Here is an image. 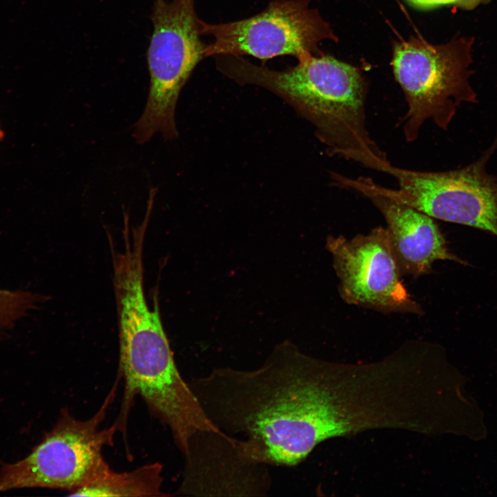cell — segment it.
<instances>
[{
    "label": "cell",
    "instance_id": "1",
    "mask_svg": "<svg viewBox=\"0 0 497 497\" xmlns=\"http://www.w3.org/2000/svg\"><path fill=\"white\" fill-rule=\"evenodd\" d=\"M188 384L208 419L251 460L293 466L321 442L362 430L364 395L349 365L276 345L251 370L219 367Z\"/></svg>",
    "mask_w": 497,
    "mask_h": 497
},
{
    "label": "cell",
    "instance_id": "2",
    "mask_svg": "<svg viewBox=\"0 0 497 497\" xmlns=\"http://www.w3.org/2000/svg\"><path fill=\"white\" fill-rule=\"evenodd\" d=\"M119 367L125 390L121 414L136 395L181 440L207 424L188 382L180 374L164 331L156 295L152 307L144 292L143 259L126 255L113 263Z\"/></svg>",
    "mask_w": 497,
    "mask_h": 497
},
{
    "label": "cell",
    "instance_id": "3",
    "mask_svg": "<svg viewBox=\"0 0 497 497\" xmlns=\"http://www.w3.org/2000/svg\"><path fill=\"white\" fill-rule=\"evenodd\" d=\"M236 79L241 85L269 90L291 105L314 126L329 155L382 173L391 164L367 130V86L358 68L322 52L280 71L244 59Z\"/></svg>",
    "mask_w": 497,
    "mask_h": 497
},
{
    "label": "cell",
    "instance_id": "4",
    "mask_svg": "<svg viewBox=\"0 0 497 497\" xmlns=\"http://www.w3.org/2000/svg\"><path fill=\"white\" fill-rule=\"evenodd\" d=\"M151 20L153 31L147 51L148 94L133 130L139 144L157 133L166 140L177 137L178 97L194 68L204 58L206 45L200 39L195 0H155Z\"/></svg>",
    "mask_w": 497,
    "mask_h": 497
},
{
    "label": "cell",
    "instance_id": "5",
    "mask_svg": "<svg viewBox=\"0 0 497 497\" xmlns=\"http://www.w3.org/2000/svg\"><path fill=\"white\" fill-rule=\"evenodd\" d=\"M115 389L86 420L63 409L54 427L26 457L1 467L0 491L37 487L72 492L107 471L110 467L103 449L113 445L118 428L115 423L108 428L100 425L115 398Z\"/></svg>",
    "mask_w": 497,
    "mask_h": 497
},
{
    "label": "cell",
    "instance_id": "6",
    "mask_svg": "<svg viewBox=\"0 0 497 497\" xmlns=\"http://www.w3.org/2000/svg\"><path fill=\"white\" fill-rule=\"evenodd\" d=\"M466 45L460 40L433 45L411 37L393 46L391 66L407 104L400 121L407 142L415 141L428 121L447 129L462 104L476 102Z\"/></svg>",
    "mask_w": 497,
    "mask_h": 497
},
{
    "label": "cell",
    "instance_id": "7",
    "mask_svg": "<svg viewBox=\"0 0 497 497\" xmlns=\"http://www.w3.org/2000/svg\"><path fill=\"white\" fill-rule=\"evenodd\" d=\"M496 143L478 160L457 170L419 171L390 164L383 173L396 179L398 188H380L395 201L434 219L497 237V178L486 170Z\"/></svg>",
    "mask_w": 497,
    "mask_h": 497
},
{
    "label": "cell",
    "instance_id": "8",
    "mask_svg": "<svg viewBox=\"0 0 497 497\" xmlns=\"http://www.w3.org/2000/svg\"><path fill=\"white\" fill-rule=\"evenodd\" d=\"M311 0H273L247 19L211 24L200 20L202 35H211L204 57L250 55L261 59L290 55L298 61L322 53L318 44L338 41L330 25L311 8Z\"/></svg>",
    "mask_w": 497,
    "mask_h": 497
},
{
    "label": "cell",
    "instance_id": "9",
    "mask_svg": "<svg viewBox=\"0 0 497 497\" xmlns=\"http://www.w3.org/2000/svg\"><path fill=\"white\" fill-rule=\"evenodd\" d=\"M326 248L345 302L384 313H423L400 279L386 228L379 226L350 239L331 235L327 238Z\"/></svg>",
    "mask_w": 497,
    "mask_h": 497
},
{
    "label": "cell",
    "instance_id": "10",
    "mask_svg": "<svg viewBox=\"0 0 497 497\" xmlns=\"http://www.w3.org/2000/svg\"><path fill=\"white\" fill-rule=\"evenodd\" d=\"M183 456L185 465L175 495L263 496L271 489L267 465L248 458L237 438L221 430L197 431Z\"/></svg>",
    "mask_w": 497,
    "mask_h": 497
},
{
    "label": "cell",
    "instance_id": "11",
    "mask_svg": "<svg viewBox=\"0 0 497 497\" xmlns=\"http://www.w3.org/2000/svg\"><path fill=\"white\" fill-rule=\"evenodd\" d=\"M331 177L340 187L366 197L382 213L401 275L418 277L426 274L438 260L465 264L449 251L434 218L391 199L369 177L351 178L337 173H331Z\"/></svg>",
    "mask_w": 497,
    "mask_h": 497
},
{
    "label": "cell",
    "instance_id": "12",
    "mask_svg": "<svg viewBox=\"0 0 497 497\" xmlns=\"http://www.w3.org/2000/svg\"><path fill=\"white\" fill-rule=\"evenodd\" d=\"M162 466L151 463L125 472L109 468L86 486L70 492V496H163Z\"/></svg>",
    "mask_w": 497,
    "mask_h": 497
},
{
    "label": "cell",
    "instance_id": "13",
    "mask_svg": "<svg viewBox=\"0 0 497 497\" xmlns=\"http://www.w3.org/2000/svg\"><path fill=\"white\" fill-rule=\"evenodd\" d=\"M45 300L43 296L32 292L0 289V333L12 328Z\"/></svg>",
    "mask_w": 497,
    "mask_h": 497
},
{
    "label": "cell",
    "instance_id": "14",
    "mask_svg": "<svg viewBox=\"0 0 497 497\" xmlns=\"http://www.w3.org/2000/svg\"><path fill=\"white\" fill-rule=\"evenodd\" d=\"M411 5L420 9H429L443 5L454 4L464 8H473L487 0H407Z\"/></svg>",
    "mask_w": 497,
    "mask_h": 497
},
{
    "label": "cell",
    "instance_id": "15",
    "mask_svg": "<svg viewBox=\"0 0 497 497\" xmlns=\"http://www.w3.org/2000/svg\"><path fill=\"white\" fill-rule=\"evenodd\" d=\"M3 136H4L3 131L0 125V140H1L3 138Z\"/></svg>",
    "mask_w": 497,
    "mask_h": 497
}]
</instances>
